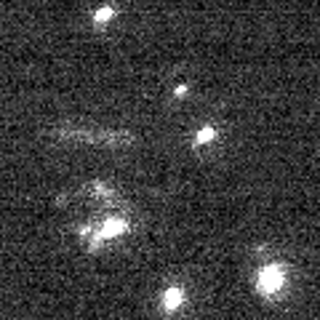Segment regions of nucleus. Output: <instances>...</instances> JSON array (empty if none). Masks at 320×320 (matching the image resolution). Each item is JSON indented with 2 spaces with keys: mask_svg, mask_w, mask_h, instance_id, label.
Masks as SVG:
<instances>
[{
  "mask_svg": "<svg viewBox=\"0 0 320 320\" xmlns=\"http://www.w3.org/2000/svg\"><path fill=\"white\" fill-rule=\"evenodd\" d=\"M283 283H285V270L280 264L264 267V270L259 272V278H256V288L262 293H278L280 288H283Z\"/></svg>",
  "mask_w": 320,
  "mask_h": 320,
  "instance_id": "f257e3e1",
  "label": "nucleus"
},
{
  "mask_svg": "<svg viewBox=\"0 0 320 320\" xmlns=\"http://www.w3.org/2000/svg\"><path fill=\"white\" fill-rule=\"evenodd\" d=\"M126 227H128V224H126L123 219H107V221L102 224V230L94 235V243H91V246L96 248V243H99V240H104V238H115V235H123V232H126Z\"/></svg>",
  "mask_w": 320,
  "mask_h": 320,
  "instance_id": "f03ea898",
  "label": "nucleus"
},
{
  "mask_svg": "<svg viewBox=\"0 0 320 320\" xmlns=\"http://www.w3.org/2000/svg\"><path fill=\"white\" fill-rule=\"evenodd\" d=\"M181 304H184V291L181 288H168L166 293H163V307H166L168 312L179 310Z\"/></svg>",
  "mask_w": 320,
  "mask_h": 320,
  "instance_id": "7ed1b4c3",
  "label": "nucleus"
},
{
  "mask_svg": "<svg viewBox=\"0 0 320 320\" xmlns=\"http://www.w3.org/2000/svg\"><path fill=\"white\" fill-rule=\"evenodd\" d=\"M213 136H216V128L213 126H203L198 134H195V144H208V142H213Z\"/></svg>",
  "mask_w": 320,
  "mask_h": 320,
  "instance_id": "20e7f679",
  "label": "nucleus"
},
{
  "mask_svg": "<svg viewBox=\"0 0 320 320\" xmlns=\"http://www.w3.org/2000/svg\"><path fill=\"white\" fill-rule=\"evenodd\" d=\"M112 14H115V8H109V5H104V8H99V11H96V14H94V22H96V24H102V22H107V19L112 16Z\"/></svg>",
  "mask_w": 320,
  "mask_h": 320,
  "instance_id": "39448f33",
  "label": "nucleus"
},
{
  "mask_svg": "<svg viewBox=\"0 0 320 320\" xmlns=\"http://www.w3.org/2000/svg\"><path fill=\"white\" fill-rule=\"evenodd\" d=\"M174 94H176V96H184V94H187V86H176Z\"/></svg>",
  "mask_w": 320,
  "mask_h": 320,
  "instance_id": "423d86ee",
  "label": "nucleus"
}]
</instances>
